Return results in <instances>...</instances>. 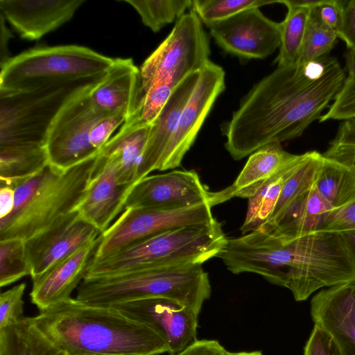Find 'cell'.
Segmentation results:
<instances>
[{"label":"cell","mask_w":355,"mask_h":355,"mask_svg":"<svg viewBox=\"0 0 355 355\" xmlns=\"http://www.w3.org/2000/svg\"><path fill=\"white\" fill-rule=\"evenodd\" d=\"M345 78L338 61L328 55L277 67L252 86L225 124L226 150L239 160L266 144L300 137L320 120Z\"/></svg>","instance_id":"6da1fadb"},{"label":"cell","mask_w":355,"mask_h":355,"mask_svg":"<svg viewBox=\"0 0 355 355\" xmlns=\"http://www.w3.org/2000/svg\"><path fill=\"white\" fill-rule=\"evenodd\" d=\"M34 319L67 354L168 353L166 344L152 329L115 307L90 305L70 297L40 311Z\"/></svg>","instance_id":"7a4b0ae2"},{"label":"cell","mask_w":355,"mask_h":355,"mask_svg":"<svg viewBox=\"0 0 355 355\" xmlns=\"http://www.w3.org/2000/svg\"><path fill=\"white\" fill-rule=\"evenodd\" d=\"M254 262L258 275L288 288L297 302L355 281V255L342 233L318 232L289 241L266 233Z\"/></svg>","instance_id":"3957f363"},{"label":"cell","mask_w":355,"mask_h":355,"mask_svg":"<svg viewBox=\"0 0 355 355\" xmlns=\"http://www.w3.org/2000/svg\"><path fill=\"white\" fill-rule=\"evenodd\" d=\"M98 154L66 170L49 163L15 184V206L8 216L0 219V241H26L58 218L76 210L95 170Z\"/></svg>","instance_id":"277c9868"},{"label":"cell","mask_w":355,"mask_h":355,"mask_svg":"<svg viewBox=\"0 0 355 355\" xmlns=\"http://www.w3.org/2000/svg\"><path fill=\"white\" fill-rule=\"evenodd\" d=\"M207 272L202 265L149 268L116 275L84 279L76 298L101 306L148 298L177 302L199 315L211 295Z\"/></svg>","instance_id":"5b68a950"},{"label":"cell","mask_w":355,"mask_h":355,"mask_svg":"<svg viewBox=\"0 0 355 355\" xmlns=\"http://www.w3.org/2000/svg\"><path fill=\"white\" fill-rule=\"evenodd\" d=\"M227 240L218 221L173 229L135 242L105 257L92 259L84 279L149 268L202 265L218 257Z\"/></svg>","instance_id":"8992f818"},{"label":"cell","mask_w":355,"mask_h":355,"mask_svg":"<svg viewBox=\"0 0 355 355\" xmlns=\"http://www.w3.org/2000/svg\"><path fill=\"white\" fill-rule=\"evenodd\" d=\"M105 74L26 92L0 91V148L45 146L49 129L63 107Z\"/></svg>","instance_id":"52a82bcc"},{"label":"cell","mask_w":355,"mask_h":355,"mask_svg":"<svg viewBox=\"0 0 355 355\" xmlns=\"http://www.w3.org/2000/svg\"><path fill=\"white\" fill-rule=\"evenodd\" d=\"M114 58L78 45L36 47L1 66L0 91L26 92L107 73Z\"/></svg>","instance_id":"ba28073f"},{"label":"cell","mask_w":355,"mask_h":355,"mask_svg":"<svg viewBox=\"0 0 355 355\" xmlns=\"http://www.w3.org/2000/svg\"><path fill=\"white\" fill-rule=\"evenodd\" d=\"M210 42L202 22L193 10L186 12L140 68L144 94L152 83L168 77L178 85L189 74L200 72L210 61Z\"/></svg>","instance_id":"9c48e42d"},{"label":"cell","mask_w":355,"mask_h":355,"mask_svg":"<svg viewBox=\"0 0 355 355\" xmlns=\"http://www.w3.org/2000/svg\"><path fill=\"white\" fill-rule=\"evenodd\" d=\"M209 202L179 209L126 208L100 236L92 260L105 257L135 242L155 234L217 220Z\"/></svg>","instance_id":"30bf717a"},{"label":"cell","mask_w":355,"mask_h":355,"mask_svg":"<svg viewBox=\"0 0 355 355\" xmlns=\"http://www.w3.org/2000/svg\"><path fill=\"white\" fill-rule=\"evenodd\" d=\"M95 86L71 99L49 129L45 148L49 164L58 168L68 169L99 152L91 145L89 134L107 114L97 110L90 100L89 93Z\"/></svg>","instance_id":"8fae6325"},{"label":"cell","mask_w":355,"mask_h":355,"mask_svg":"<svg viewBox=\"0 0 355 355\" xmlns=\"http://www.w3.org/2000/svg\"><path fill=\"white\" fill-rule=\"evenodd\" d=\"M205 26L223 51L240 58L263 59L280 45V22L268 18L259 8L248 9Z\"/></svg>","instance_id":"7c38bea8"},{"label":"cell","mask_w":355,"mask_h":355,"mask_svg":"<svg viewBox=\"0 0 355 355\" xmlns=\"http://www.w3.org/2000/svg\"><path fill=\"white\" fill-rule=\"evenodd\" d=\"M225 89V71L210 60L200 71L197 85L181 113L175 131L162 155L158 171L180 166L215 101Z\"/></svg>","instance_id":"4fadbf2b"},{"label":"cell","mask_w":355,"mask_h":355,"mask_svg":"<svg viewBox=\"0 0 355 355\" xmlns=\"http://www.w3.org/2000/svg\"><path fill=\"white\" fill-rule=\"evenodd\" d=\"M102 233L74 210L25 241L32 279L75 252Z\"/></svg>","instance_id":"5bb4252c"},{"label":"cell","mask_w":355,"mask_h":355,"mask_svg":"<svg viewBox=\"0 0 355 355\" xmlns=\"http://www.w3.org/2000/svg\"><path fill=\"white\" fill-rule=\"evenodd\" d=\"M211 192L193 171L148 175L131 189L125 209H179L209 202Z\"/></svg>","instance_id":"9a60e30c"},{"label":"cell","mask_w":355,"mask_h":355,"mask_svg":"<svg viewBox=\"0 0 355 355\" xmlns=\"http://www.w3.org/2000/svg\"><path fill=\"white\" fill-rule=\"evenodd\" d=\"M112 307L152 329L166 344L170 355L197 340L198 314L177 302L148 298Z\"/></svg>","instance_id":"2e32d148"},{"label":"cell","mask_w":355,"mask_h":355,"mask_svg":"<svg viewBox=\"0 0 355 355\" xmlns=\"http://www.w3.org/2000/svg\"><path fill=\"white\" fill-rule=\"evenodd\" d=\"M119 165L117 153L99 150L95 170L76 209L101 233L123 211L126 198L133 187L121 183Z\"/></svg>","instance_id":"e0dca14e"},{"label":"cell","mask_w":355,"mask_h":355,"mask_svg":"<svg viewBox=\"0 0 355 355\" xmlns=\"http://www.w3.org/2000/svg\"><path fill=\"white\" fill-rule=\"evenodd\" d=\"M84 0H0L1 14L21 37L40 40L69 21Z\"/></svg>","instance_id":"ac0fdd59"},{"label":"cell","mask_w":355,"mask_h":355,"mask_svg":"<svg viewBox=\"0 0 355 355\" xmlns=\"http://www.w3.org/2000/svg\"><path fill=\"white\" fill-rule=\"evenodd\" d=\"M94 106L107 115H121L127 120L141 106L140 69L131 58H114L104 78L91 90Z\"/></svg>","instance_id":"d6986e66"},{"label":"cell","mask_w":355,"mask_h":355,"mask_svg":"<svg viewBox=\"0 0 355 355\" xmlns=\"http://www.w3.org/2000/svg\"><path fill=\"white\" fill-rule=\"evenodd\" d=\"M100 236L32 279L31 301L40 311L71 297V293L85 278Z\"/></svg>","instance_id":"ffe728a7"},{"label":"cell","mask_w":355,"mask_h":355,"mask_svg":"<svg viewBox=\"0 0 355 355\" xmlns=\"http://www.w3.org/2000/svg\"><path fill=\"white\" fill-rule=\"evenodd\" d=\"M311 315L334 336L345 355H355V281L318 291L311 300Z\"/></svg>","instance_id":"44dd1931"},{"label":"cell","mask_w":355,"mask_h":355,"mask_svg":"<svg viewBox=\"0 0 355 355\" xmlns=\"http://www.w3.org/2000/svg\"><path fill=\"white\" fill-rule=\"evenodd\" d=\"M200 73H191L179 83L151 124L139 170V180L151 172L158 171L162 155L175 131L181 113L197 85Z\"/></svg>","instance_id":"7402d4cb"},{"label":"cell","mask_w":355,"mask_h":355,"mask_svg":"<svg viewBox=\"0 0 355 355\" xmlns=\"http://www.w3.org/2000/svg\"><path fill=\"white\" fill-rule=\"evenodd\" d=\"M295 155L286 151L279 142L264 145L249 157L233 184L217 192H211V207L234 197L250 198L263 184L282 170Z\"/></svg>","instance_id":"603a6c76"},{"label":"cell","mask_w":355,"mask_h":355,"mask_svg":"<svg viewBox=\"0 0 355 355\" xmlns=\"http://www.w3.org/2000/svg\"><path fill=\"white\" fill-rule=\"evenodd\" d=\"M335 210L315 184L277 218L264 223L259 228L282 240H293L320 232Z\"/></svg>","instance_id":"cb8c5ba5"},{"label":"cell","mask_w":355,"mask_h":355,"mask_svg":"<svg viewBox=\"0 0 355 355\" xmlns=\"http://www.w3.org/2000/svg\"><path fill=\"white\" fill-rule=\"evenodd\" d=\"M140 110L125 120L116 134L101 148L119 155L120 182L130 187L139 181V170L151 128V124L141 120Z\"/></svg>","instance_id":"d4e9b609"},{"label":"cell","mask_w":355,"mask_h":355,"mask_svg":"<svg viewBox=\"0 0 355 355\" xmlns=\"http://www.w3.org/2000/svg\"><path fill=\"white\" fill-rule=\"evenodd\" d=\"M38 327L34 317L0 329V355H65Z\"/></svg>","instance_id":"484cf974"},{"label":"cell","mask_w":355,"mask_h":355,"mask_svg":"<svg viewBox=\"0 0 355 355\" xmlns=\"http://www.w3.org/2000/svg\"><path fill=\"white\" fill-rule=\"evenodd\" d=\"M307 153L306 152L295 155L290 162L268 180L259 191L248 199L246 216L241 227L243 234L256 230L269 219L286 182L305 160Z\"/></svg>","instance_id":"4316f807"},{"label":"cell","mask_w":355,"mask_h":355,"mask_svg":"<svg viewBox=\"0 0 355 355\" xmlns=\"http://www.w3.org/2000/svg\"><path fill=\"white\" fill-rule=\"evenodd\" d=\"M323 156L316 186L328 202L338 209L355 201V164Z\"/></svg>","instance_id":"83f0119b"},{"label":"cell","mask_w":355,"mask_h":355,"mask_svg":"<svg viewBox=\"0 0 355 355\" xmlns=\"http://www.w3.org/2000/svg\"><path fill=\"white\" fill-rule=\"evenodd\" d=\"M49 163L45 146L0 148V186L12 187L36 174Z\"/></svg>","instance_id":"f1b7e54d"},{"label":"cell","mask_w":355,"mask_h":355,"mask_svg":"<svg viewBox=\"0 0 355 355\" xmlns=\"http://www.w3.org/2000/svg\"><path fill=\"white\" fill-rule=\"evenodd\" d=\"M307 153L305 160L286 182L276 206L266 223L277 218L316 184L324 156L316 150Z\"/></svg>","instance_id":"f546056e"},{"label":"cell","mask_w":355,"mask_h":355,"mask_svg":"<svg viewBox=\"0 0 355 355\" xmlns=\"http://www.w3.org/2000/svg\"><path fill=\"white\" fill-rule=\"evenodd\" d=\"M287 13L281 24L279 53L275 60L277 67L295 63L306 33L311 8L286 6Z\"/></svg>","instance_id":"4dcf8cb0"},{"label":"cell","mask_w":355,"mask_h":355,"mask_svg":"<svg viewBox=\"0 0 355 355\" xmlns=\"http://www.w3.org/2000/svg\"><path fill=\"white\" fill-rule=\"evenodd\" d=\"M139 15L142 23L154 33L178 21L192 6L191 0H123Z\"/></svg>","instance_id":"1f68e13d"},{"label":"cell","mask_w":355,"mask_h":355,"mask_svg":"<svg viewBox=\"0 0 355 355\" xmlns=\"http://www.w3.org/2000/svg\"><path fill=\"white\" fill-rule=\"evenodd\" d=\"M31 275L25 241L19 239L0 241V286H8Z\"/></svg>","instance_id":"d6a6232c"},{"label":"cell","mask_w":355,"mask_h":355,"mask_svg":"<svg viewBox=\"0 0 355 355\" xmlns=\"http://www.w3.org/2000/svg\"><path fill=\"white\" fill-rule=\"evenodd\" d=\"M270 0H194L191 10L207 25L227 19L240 12L276 3Z\"/></svg>","instance_id":"836d02e7"},{"label":"cell","mask_w":355,"mask_h":355,"mask_svg":"<svg viewBox=\"0 0 355 355\" xmlns=\"http://www.w3.org/2000/svg\"><path fill=\"white\" fill-rule=\"evenodd\" d=\"M337 38L335 31L322 26L310 14L303 43L295 64H302L327 56Z\"/></svg>","instance_id":"e575fe53"},{"label":"cell","mask_w":355,"mask_h":355,"mask_svg":"<svg viewBox=\"0 0 355 355\" xmlns=\"http://www.w3.org/2000/svg\"><path fill=\"white\" fill-rule=\"evenodd\" d=\"M177 86L168 77L152 83L144 94L141 106L140 118L144 123L152 124L155 121Z\"/></svg>","instance_id":"d590c367"},{"label":"cell","mask_w":355,"mask_h":355,"mask_svg":"<svg viewBox=\"0 0 355 355\" xmlns=\"http://www.w3.org/2000/svg\"><path fill=\"white\" fill-rule=\"evenodd\" d=\"M355 118V76L346 77L328 110L322 115L320 122L329 120L345 121Z\"/></svg>","instance_id":"8d00e7d4"},{"label":"cell","mask_w":355,"mask_h":355,"mask_svg":"<svg viewBox=\"0 0 355 355\" xmlns=\"http://www.w3.org/2000/svg\"><path fill=\"white\" fill-rule=\"evenodd\" d=\"M26 284L21 283L1 293L0 295V329L14 324L24 316L23 297Z\"/></svg>","instance_id":"74e56055"},{"label":"cell","mask_w":355,"mask_h":355,"mask_svg":"<svg viewBox=\"0 0 355 355\" xmlns=\"http://www.w3.org/2000/svg\"><path fill=\"white\" fill-rule=\"evenodd\" d=\"M304 355H345L334 336L325 328L314 324L304 348Z\"/></svg>","instance_id":"f35d334b"},{"label":"cell","mask_w":355,"mask_h":355,"mask_svg":"<svg viewBox=\"0 0 355 355\" xmlns=\"http://www.w3.org/2000/svg\"><path fill=\"white\" fill-rule=\"evenodd\" d=\"M345 1L320 0L310 14L324 27L338 33L343 21Z\"/></svg>","instance_id":"ab89813d"},{"label":"cell","mask_w":355,"mask_h":355,"mask_svg":"<svg viewBox=\"0 0 355 355\" xmlns=\"http://www.w3.org/2000/svg\"><path fill=\"white\" fill-rule=\"evenodd\" d=\"M355 230V201L331 213L320 232L343 233Z\"/></svg>","instance_id":"60d3db41"},{"label":"cell","mask_w":355,"mask_h":355,"mask_svg":"<svg viewBox=\"0 0 355 355\" xmlns=\"http://www.w3.org/2000/svg\"><path fill=\"white\" fill-rule=\"evenodd\" d=\"M121 115H107L97 122L89 134V142L96 150H100L111 138L112 134L125 121Z\"/></svg>","instance_id":"b9f144b4"},{"label":"cell","mask_w":355,"mask_h":355,"mask_svg":"<svg viewBox=\"0 0 355 355\" xmlns=\"http://www.w3.org/2000/svg\"><path fill=\"white\" fill-rule=\"evenodd\" d=\"M337 35L348 49L355 48V0L345 1L343 21Z\"/></svg>","instance_id":"7bdbcfd3"},{"label":"cell","mask_w":355,"mask_h":355,"mask_svg":"<svg viewBox=\"0 0 355 355\" xmlns=\"http://www.w3.org/2000/svg\"><path fill=\"white\" fill-rule=\"evenodd\" d=\"M227 352L217 340H196L181 352L171 355H228Z\"/></svg>","instance_id":"ee69618b"},{"label":"cell","mask_w":355,"mask_h":355,"mask_svg":"<svg viewBox=\"0 0 355 355\" xmlns=\"http://www.w3.org/2000/svg\"><path fill=\"white\" fill-rule=\"evenodd\" d=\"M15 194L12 187L3 186L0 188V219L8 216L15 206Z\"/></svg>","instance_id":"f6af8a7d"},{"label":"cell","mask_w":355,"mask_h":355,"mask_svg":"<svg viewBox=\"0 0 355 355\" xmlns=\"http://www.w3.org/2000/svg\"><path fill=\"white\" fill-rule=\"evenodd\" d=\"M4 17L1 14V42H0V66L4 64L11 57L8 55V42L12 35L4 23Z\"/></svg>","instance_id":"bcb514c9"},{"label":"cell","mask_w":355,"mask_h":355,"mask_svg":"<svg viewBox=\"0 0 355 355\" xmlns=\"http://www.w3.org/2000/svg\"><path fill=\"white\" fill-rule=\"evenodd\" d=\"M345 58L347 76H355V48L348 49Z\"/></svg>","instance_id":"7dc6e473"},{"label":"cell","mask_w":355,"mask_h":355,"mask_svg":"<svg viewBox=\"0 0 355 355\" xmlns=\"http://www.w3.org/2000/svg\"><path fill=\"white\" fill-rule=\"evenodd\" d=\"M355 255V230L342 233Z\"/></svg>","instance_id":"c3c4849f"},{"label":"cell","mask_w":355,"mask_h":355,"mask_svg":"<svg viewBox=\"0 0 355 355\" xmlns=\"http://www.w3.org/2000/svg\"><path fill=\"white\" fill-rule=\"evenodd\" d=\"M228 355H263L260 351L230 352Z\"/></svg>","instance_id":"681fc988"},{"label":"cell","mask_w":355,"mask_h":355,"mask_svg":"<svg viewBox=\"0 0 355 355\" xmlns=\"http://www.w3.org/2000/svg\"><path fill=\"white\" fill-rule=\"evenodd\" d=\"M65 355H96V354H66Z\"/></svg>","instance_id":"f907efd6"}]
</instances>
